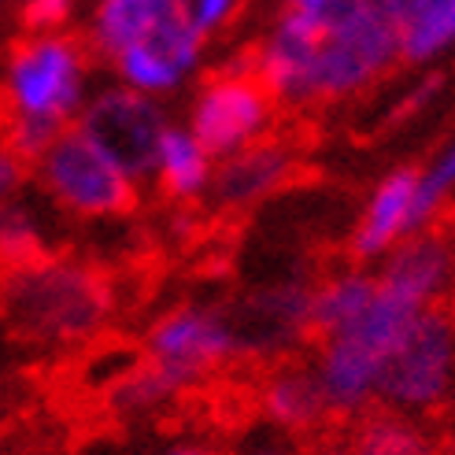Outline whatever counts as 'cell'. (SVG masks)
I'll list each match as a JSON object with an SVG mask.
<instances>
[{"mask_svg": "<svg viewBox=\"0 0 455 455\" xmlns=\"http://www.w3.org/2000/svg\"><path fill=\"white\" fill-rule=\"evenodd\" d=\"M400 60V30L374 0H330L326 8H282L252 56L270 97L289 108L359 97Z\"/></svg>", "mask_w": 455, "mask_h": 455, "instance_id": "cell-1", "label": "cell"}, {"mask_svg": "<svg viewBox=\"0 0 455 455\" xmlns=\"http://www.w3.org/2000/svg\"><path fill=\"white\" fill-rule=\"evenodd\" d=\"M0 93L15 152L34 159L75 126L93 93V52L67 30H34L4 63Z\"/></svg>", "mask_w": 455, "mask_h": 455, "instance_id": "cell-2", "label": "cell"}, {"mask_svg": "<svg viewBox=\"0 0 455 455\" xmlns=\"http://www.w3.org/2000/svg\"><path fill=\"white\" fill-rule=\"evenodd\" d=\"M0 311L34 340L78 345L89 340L111 315V292L89 267L71 259H30L4 267Z\"/></svg>", "mask_w": 455, "mask_h": 455, "instance_id": "cell-3", "label": "cell"}, {"mask_svg": "<svg viewBox=\"0 0 455 455\" xmlns=\"http://www.w3.org/2000/svg\"><path fill=\"white\" fill-rule=\"evenodd\" d=\"M415 315H419L415 307H407L403 300L389 297L378 285V297L367 304V311L352 318L348 326L323 337L311 367L326 393L330 415L352 419L378 400L385 359L396 348L403 330L415 323Z\"/></svg>", "mask_w": 455, "mask_h": 455, "instance_id": "cell-4", "label": "cell"}, {"mask_svg": "<svg viewBox=\"0 0 455 455\" xmlns=\"http://www.w3.org/2000/svg\"><path fill=\"white\" fill-rule=\"evenodd\" d=\"M34 178L56 212L85 222L123 219L138 196V181L89 141L78 126H67L34 159Z\"/></svg>", "mask_w": 455, "mask_h": 455, "instance_id": "cell-5", "label": "cell"}, {"mask_svg": "<svg viewBox=\"0 0 455 455\" xmlns=\"http://www.w3.org/2000/svg\"><path fill=\"white\" fill-rule=\"evenodd\" d=\"M455 385V318L441 307H426L403 330L385 359L378 400L393 415H422Z\"/></svg>", "mask_w": 455, "mask_h": 455, "instance_id": "cell-6", "label": "cell"}, {"mask_svg": "<svg viewBox=\"0 0 455 455\" xmlns=\"http://www.w3.org/2000/svg\"><path fill=\"white\" fill-rule=\"evenodd\" d=\"M275 119L278 100L270 97V89L252 71V63L222 67V71L208 75L193 89L186 111V126L208 145L215 159L270 138Z\"/></svg>", "mask_w": 455, "mask_h": 455, "instance_id": "cell-7", "label": "cell"}, {"mask_svg": "<svg viewBox=\"0 0 455 455\" xmlns=\"http://www.w3.org/2000/svg\"><path fill=\"white\" fill-rule=\"evenodd\" d=\"M145 355L186 393L241 355V333L230 311L212 304H178L148 326Z\"/></svg>", "mask_w": 455, "mask_h": 455, "instance_id": "cell-8", "label": "cell"}, {"mask_svg": "<svg viewBox=\"0 0 455 455\" xmlns=\"http://www.w3.org/2000/svg\"><path fill=\"white\" fill-rule=\"evenodd\" d=\"M75 126L141 186L145 178H152L156 148L171 126V116L164 100L138 93L123 82H108L89 93Z\"/></svg>", "mask_w": 455, "mask_h": 455, "instance_id": "cell-9", "label": "cell"}, {"mask_svg": "<svg viewBox=\"0 0 455 455\" xmlns=\"http://www.w3.org/2000/svg\"><path fill=\"white\" fill-rule=\"evenodd\" d=\"M204 49H208V41L193 30L189 19H181L171 30L119 52L108 63V71H111V82H123L130 89H138V93L167 100L193 85V78L204 67Z\"/></svg>", "mask_w": 455, "mask_h": 455, "instance_id": "cell-10", "label": "cell"}, {"mask_svg": "<svg viewBox=\"0 0 455 455\" xmlns=\"http://www.w3.org/2000/svg\"><path fill=\"white\" fill-rule=\"evenodd\" d=\"M419 230H426L419 215V171L396 167L378 181L367 204H363L359 222L352 230V256L359 263H374Z\"/></svg>", "mask_w": 455, "mask_h": 455, "instance_id": "cell-11", "label": "cell"}, {"mask_svg": "<svg viewBox=\"0 0 455 455\" xmlns=\"http://www.w3.org/2000/svg\"><path fill=\"white\" fill-rule=\"evenodd\" d=\"M378 285L389 297L403 300L407 307H437L441 297L451 292L455 278V252L451 244L429 230H419L411 237H403L393 252H385L378 259Z\"/></svg>", "mask_w": 455, "mask_h": 455, "instance_id": "cell-12", "label": "cell"}, {"mask_svg": "<svg viewBox=\"0 0 455 455\" xmlns=\"http://www.w3.org/2000/svg\"><path fill=\"white\" fill-rule=\"evenodd\" d=\"M292 171H297L292 148L263 138L256 145L219 159L208 196L222 212H248V208H256V204H263L267 196H275L278 189H285Z\"/></svg>", "mask_w": 455, "mask_h": 455, "instance_id": "cell-13", "label": "cell"}, {"mask_svg": "<svg viewBox=\"0 0 455 455\" xmlns=\"http://www.w3.org/2000/svg\"><path fill=\"white\" fill-rule=\"evenodd\" d=\"M189 19L186 0H93L85 15V44L104 67L119 52L133 49L174 22Z\"/></svg>", "mask_w": 455, "mask_h": 455, "instance_id": "cell-14", "label": "cell"}, {"mask_svg": "<svg viewBox=\"0 0 455 455\" xmlns=\"http://www.w3.org/2000/svg\"><path fill=\"white\" fill-rule=\"evenodd\" d=\"M234 323L241 333V352H285L311 330V289L297 282L270 285L244 304V318L234 315Z\"/></svg>", "mask_w": 455, "mask_h": 455, "instance_id": "cell-15", "label": "cell"}, {"mask_svg": "<svg viewBox=\"0 0 455 455\" xmlns=\"http://www.w3.org/2000/svg\"><path fill=\"white\" fill-rule=\"evenodd\" d=\"M259 407L270 426L285 429L292 437L330 419V403L323 385H318V374L304 363H282L270 371L259 385Z\"/></svg>", "mask_w": 455, "mask_h": 455, "instance_id": "cell-16", "label": "cell"}, {"mask_svg": "<svg viewBox=\"0 0 455 455\" xmlns=\"http://www.w3.org/2000/svg\"><path fill=\"white\" fill-rule=\"evenodd\" d=\"M215 164L219 159L208 152V145H204L186 123H171L164 130V138H159L152 178L171 200L196 204L212 193Z\"/></svg>", "mask_w": 455, "mask_h": 455, "instance_id": "cell-17", "label": "cell"}, {"mask_svg": "<svg viewBox=\"0 0 455 455\" xmlns=\"http://www.w3.org/2000/svg\"><path fill=\"white\" fill-rule=\"evenodd\" d=\"M374 297H378V275H367L359 267L330 275L326 282H318L311 289V330L318 337H326L340 326H348L352 318L367 311Z\"/></svg>", "mask_w": 455, "mask_h": 455, "instance_id": "cell-18", "label": "cell"}, {"mask_svg": "<svg viewBox=\"0 0 455 455\" xmlns=\"http://www.w3.org/2000/svg\"><path fill=\"white\" fill-rule=\"evenodd\" d=\"M400 30V60L434 63L455 49V0H426Z\"/></svg>", "mask_w": 455, "mask_h": 455, "instance_id": "cell-19", "label": "cell"}, {"mask_svg": "<svg viewBox=\"0 0 455 455\" xmlns=\"http://www.w3.org/2000/svg\"><path fill=\"white\" fill-rule=\"evenodd\" d=\"M181 396L178 385L156 371L152 363L145 367H130L126 374H119L116 381L108 385V403L111 411L123 415V419H148V415H159L164 407H171L174 400Z\"/></svg>", "mask_w": 455, "mask_h": 455, "instance_id": "cell-20", "label": "cell"}, {"mask_svg": "<svg viewBox=\"0 0 455 455\" xmlns=\"http://www.w3.org/2000/svg\"><path fill=\"white\" fill-rule=\"evenodd\" d=\"M44 215L27 200V193L0 204V263L15 267V263H30L44 252Z\"/></svg>", "mask_w": 455, "mask_h": 455, "instance_id": "cell-21", "label": "cell"}, {"mask_svg": "<svg viewBox=\"0 0 455 455\" xmlns=\"http://www.w3.org/2000/svg\"><path fill=\"white\" fill-rule=\"evenodd\" d=\"M355 455H444L429 444L411 422H403L400 415H381L367 419L355 437H352Z\"/></svg>", "mask_w": 455, "mask_h": 455, "instance_id": "cell-22", "label": "cell"}, {"mask_svg": "<svg viewBox=\"0 0 455 455\" xmlns=\"http://www.w3.org/2000/svg\"><path fill=\"white\" fill-rule=\"evenodd\" d=\"M451 193H455V138L419 171V215L426 222V230Z\"/></svg>", "mask_w": 455, "mask_h": 455, "instance_id": "cell-23", "label": "cell"}, {"mask_svg": "<svg viewBox=\"0 0 455 455\" xmlns=\"http://www.w3.org/2000/svg\"><path fill=\"white\" fill-rule=\"evenodd\" d=\"M237 12H241V0H186V15L204 41L222 34L237 19Z\"/></svg>", "mask_w": 455, "mask_h": 455, "instance_id": "cell-24", "label": "cell"}, {"mask_svg": "<svg viewBox=\"0 0 455 455\" xmlns=\"http://www.w3.org/2000/svg\"><path fill=\"white\" fill-rule=\"evenodd\" d=\"M234 455H304V448L297 444L292 434L267 422V426L252 429V434H244L241 444L234 448Z\"/></svg>", "mask_w": 455, "mask_h": 455, "instance_id": "cell-25", "label": "cell"}, {"mask_svg": "<svg viewBox=\"0 0 455 455\" xmlns=\"http://www.w3.org/2000/svg\"><path fill=\"white\" fill-rule=\"evenodd\" d=\"M30 171H34V164H30L27 156L15 152L8 138L0 141V204H8V200H15V196L27 193Z\"/></svg>", "mask_w": 455, "mask_h": 455, "instance_id": "cell-26", "label": "cell"}, {"mask_svg": "<svg viewBox=\"0 0 455 455\" xmlns=\"http://www.w3.org/2000/svg\"><path fill=\"white\" fill-rule=\"evenodd\" d=\"M78 0H27V27L30 30H67L75 19Z\"/></svg>", "mask_w": 455, "mask_h": 455, "instance_id": "cell-27", "label": "cell"}, {"mask_svg": "<svg viewBox=\"0 0 455 455\" xmlns=\"http://www.w3.org/2000/svg\"><path fill=\"white\" fill-rule=\"evenodd\" d=\"M152 455H226V451L212 441H200V437H178V441L159 444Z\"/></svg>", "mask_w": 455, "mask_h": 455, "instance_id": "cell-28", "label": "cell"}, {"mask_svg": "<svg viewBox=\"0 0 455 455\" xmlns=\"http://www.w3.org/2000/svg\"><path fill=\"white\" fill-rule=\"evenodd\" d=\"M374 4H378L385 15H389V19L396 22V27H403V22L426 4V0H374Z\"/></svg>", "mask_w": 455, "mask_h": 455, "instance_id": "cell-29", "label": "cell"}, {"mask_svg": "<svg viewBox=\"0 0 455 455\" xmlns=\"http://www.w3.org/2000/svg\"><path fill=\"white\" fill-rule=\"evenodd\" d=\"M330 0H285V8H300V12H315V8H326Z\"/></svg>", "mask_w": 455, "mask_h": 455, "instance_id": "cell-30", "label": "cell"}, {"mask_svg": "<svg viewBox=\"0 0 455 455\" xmlns=\"http://www.w3.org/2000/svg\"><path fill=\"white\" fill-rule=\"evenodd\" d=\"M315 455H355L352 444H326V448H318Z\"/></svg>", "mask_w": 455, "mask_h": 455, "instance_id": "cell-31", "label": "cell"}, {"mask_svg": "<svg viewBox=\"0 0 455 455\" xmlns=\"http://www.w3.org/2000/svg\"><path fill=\"white\" fill-rule=\"evenodd\" d=\"M448 297H451V304H455V278H451V292H448Z\"/></svg>", "mask_w": 455, "mask_h": 455, "instance_id": "cell-32", "label": "cell"}]
</instances>
